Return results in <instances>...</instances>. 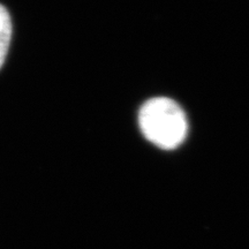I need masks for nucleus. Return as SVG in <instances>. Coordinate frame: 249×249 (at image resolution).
Returning a JSON list of instances; mask_svg holds the SVG:
<instances>
[{
	"label": "nucleus",
	"instance_id": "obj_1",
	"mask_svg": "<svg viewBox=\"0 0 249 249\" xmlns=\"http://www.w3.org/2000/svg\"><path fill=\"white\" fill-rule=\"evenodd\" d=\"M139 121L145 138L161 149L177 148L186 138V116L172 99L148 101L140 110Z\"/></svg>",
	"mask_w": 249,
	"mask_h": 249
},
{
	"label": "nucleus",
	"instance_id": "obj_2",
	"mask_svg": "<svg viewBox=\"0 0 249 249\" xmlns=\"http://www.w3.org/2000/svg\"><path fill=\"white\" fill-rule=\"evenodd\" d=\"M12 18L7 8L0 4V70L4 66L12 39Z\"/></svg>",
	"mask_w": 249,
	"mask_h": 249
}]
</instances>
